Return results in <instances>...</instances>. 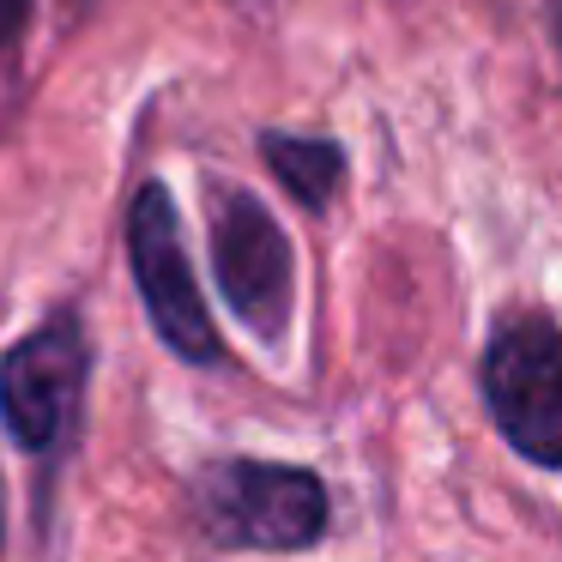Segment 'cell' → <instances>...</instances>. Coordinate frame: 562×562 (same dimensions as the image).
<instances>
[{
    "label": "cell",
    "mask_w": 562,
    "mask_h": 562,
    "mask_svg": "<svg viewBox=\"0 0 562 562\" xmlns=\"http://www.w3.org/2000/svg\"><path fill=\"white\" fill-rule=\"evenodd\" d=\"M127 267H134L139 303H146V321L164 339V351H176L182 363H200V369L218 363L224 339L212 327L206 296H200L182 218H176V200L164 182H146L134 194V212H127Z\"/></svg>",
    "instance_id": "cell-3"
},
{
    "label": "cell",
    "mask_w": 562,
    "mask_h": 562,
    "mask_svg": "<svg viewBox=\"0 0 562 562\" xmlns=\"http://www.w3.org/2000/svg\"><path fill=\"white\" fill-rule=\"evenodd\" d=\"M260 158L303 212H327L345 182V146L315 134H260Z\"/></svg>",
    "instance_id": "cell-6"
},
{
    "label": "cell",
    "mask_w": 562,
    "mask_h": 562,
    "mask_svg": "<svg viewBox=\"0 0 562 562\" xmlns=\"http://www.w3.org/2000/svg\"><path fill=\"white\" fill-rule=\"evenodd\" d=\"M200 526L224 550H308L333 520L327 484L308 465L218 460L194 484Z\"/></svg>",
    "instance_id": "cell-1"
},
{
    "label": "cell",
    "mask_w": 562,
    "mask_h": 562,
    "mask_svg": "<svg viewBox=\"0 0 562 562\" xmlns=\"http://www.w3.org/2000/svg\"><path fill=\"white\" fill-rule=\"evenodd\" d=\"M212 272H218L231 315L260 345H284L291 303H296L291 236L248 188H218V206H212Z\"/></svg>",
    "instance_id": "cell-5"
},
{
    "label": "cell",
    "mask_w": 562,
    "mask_h": 562,
    "mask_svg": "<svg viewBox=\"0 0 562 562\" xmlns=\"http://www.w3.org/2000/svg\"><path fill=\"white\" fill-rule=\"evenodd\" d=\"M550 13H557V43H562V0H550Z\"/></svg>",
    "instance_id": "cell-8"
},
{
    "label": "cell",
    "mask_w": 562,
    "mask_h": 562,
    "mask_svg": "<svg viewBox=\"0 0 562 562\" xmlns=\"http://www.w3.org/2000/svg\"><path fill=\"white\" fill-rule=\"evenodd\" d=\"M91 375V339L79 315H49L0 357V424L31 460L61 453L74 436L79 400Z\"/></svg>",
    "instance_id": "cell-4"
},
{
    "label": "cell",
    "mask_w": 562,
    "mask_h": 562,
    "mask_svg": "<svg viewBox=\"0 0 562 562\" xmlns=\"http://www.w3.org/2000/svg\"><path fill=\"white\" fill-rule=\"evenodd\" d=\"M25 19H31V0H0V49H13L25 37Z\"/></svg>",
    "instance_id": "cell-7"
},
{
    "label": "cell",
    "mask_w": 562,
    "mask_h": 562,
    "mask_svg": "<svg viewBox=\"0 0 562 562\" xmlns=\"http://www.w3.org/2000/svg\"><path fill=\"white\" fill-rule=\"evenodd\" d=\"M484 405L520 460L562 472V327L550 315H508L484 345Z\"/></svg>",
    "instance_id": "cell-2"
}]
</instances>
